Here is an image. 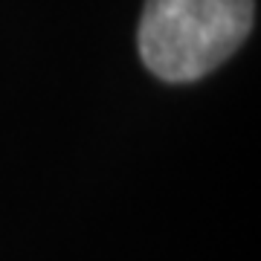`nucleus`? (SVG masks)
I'll list each match as a JSON object with an SVG mask.
<instances>
[{"instance_id":"1","label":"nucleus","mask_w":261,"mask_h":261,"mask_svg":"<svg viewBox=\"0 0 261 261\" xmlns=\"http://www.w3.org/2000/svg\"><path fill=\"white\" fill-rule=\"evenodd\" d=\"M252 15V0H145L140 56L163 82H195L247 41Z\"/></svg>"}]
</instances>
